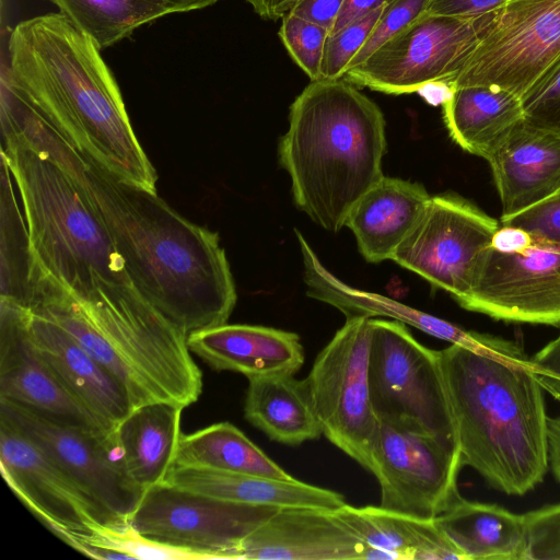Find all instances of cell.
Listing matches in <instances>:
<instances>
[{
	"mask_svg": "<svg viewBox=\"0 0 560 560\" xmlns=\"http://www.w3.org/2000/svg\"><path fill=\"white\" fill-rule=\"evenodd\" d=\"M370 319L348 317L305 378L323 434L368 470L378 424L369 386Z\"/></svg>",
	"mask_w": 560,
	"mask_h": 560,
	"instance_id": "11",
	"label": "cell"
},
{
	"mask_svg": "<svg viewBox=\"0 0 560 560\" xmlns=\"http://www.w3.org/2000/svg\"><path fill=\"white\" fill-rule=\"evenodd\" d=\"M434 522L464 560H526L524 514L459 497Z\"/></svg>",
	"mask_w": 560,
	"mask_h": 560,
	"instance_id": "27",
	"label": "cell"
},
{
	"mask_svg": "<svg viewBox=\"0 0 560 560\" xmlns=\"http://www.w3.org/2000/svg\"><path fill=\"white\" fill-rule=\"evenodd\" d=\"M328 28L288 13L282 18L279 36L294 62L314 80H319L320 63Z\"/></svg>",
	"mask_w": 560,
	"mask_h": 560,
	"instance_id": "34",
	"label": "cell"
},
{
	"mask_svg": "<svg viewBox=\"0 0 560 560\" xmlns=\"http://www.w3.org/2000/svg\"><path fill=\"white\" fill-rule=\"evenodd\" d=\"M13 178L1 156V294L0 302L28 310L32 256L22 208L18 206Z\"/></svg>",
	"mask_w": 560,
	"mask_h": 560,
	"instance_id": "32",
	"label": "cell"
},
{
	"mask_svg": "<svg viewBox=\"0 0 560 560\" xmlns=\"http://www.w3.org/2000/svg\"><path fill=\"white\" fill-rule=\"evenodd\" d=\"M548 465L560 482V415L547 417Z\"/></svg>",
	"mask_w": 560,
	"mask_h": 560,
	"instance_id": "46",
	"label": "cell"
},
{
	"mask_svg": "<svg viewBox=\"0 0 560 560\" xmlns=\"http://www.w3.org/2000/svg\"><path fill=\"white\" fill-rule=\"evenodd\" d=\"M30 311L63 328L124 386L133 409L155 401L186 408L202 390L187 337L140 292L79 302L40 277L31 280Z\"/></svg>",
	"mask_w": 560,
	"mask_h": 560,
	"instance_id": "5",
	"label": "cell"
},
{
	"mask_svg": "<svg viewBox=\"0 0 560 560\" xmlns=\"http://www.w3.org/2000/svg\"><path fill=\"white\" fill-rule=\"evenodd\" d=\"M499 228V221L470 201L436 195L390 259L457 301L469 290L478 260Z\"/></svg>",
	"mask_w": 560,
	"mask_h": 560,
	"instance_id": "14",
	"label": "cell"
},
{
	"mask_svg": "<svg viewBox=\"0 0 560 560\" xmlns=\"http://www.w3.org/2000/svg\"><path fill=\"white\" fill-rule=\"evenodd\" d=\"M431 196L418 183L383 176L351 208L346 219L360 253L370 262L390 259Z\"/></svg>",
	"mask_w": 560,
	"mask_h": 560,
	"instance_id": "22",
	"label": "cell"
},
{
	"mask_svg": "<svg viewBox=\"0 0 560 560\" xmlns=\"http://www.w3.org/2000/svg\"><path fill=\"white\" fill-rule=\"evenodd\" d=\"M9 128L56 163L102 223L135 288L186 337L228 323L236 289L217 232L187 220L158 192L108 174L70 145L31 105Z\"/></svg>",
	"mask_w": 560,
	"mask_h": 560,
	"instance_id": "1",
	"label": "cell"
},
{
	"mask_svg": "<svg viewBox=\"0 0 560 560\" xmlns=\"http://www.w3.org/2000/svg\"><path fill=\"white\" fill-rule=\"evenodd\" d=\"M173 465L281 480L294 479L230 422H219L189 434H182Z\"/></svg>",
	"mask_w": 560,
	"mask_h": 560,
	"instance_id": "30",
	"label": "cell"
},
{
	"mask_svg": "<svg viewBox=\"0 0 560 560\" xmlns=\"http://www.w3.org/2000/svg\"><path fill=\"white\" fill-rule=\"evenodd\" d=\"M494 10L471 18L421 12L342 79L386 94L451 84L487 30ZM451 86V85H450ZM452 88V86H451Z\"/></svg>",
	"mask_w": 560,
	"mask_h": 560,
	"instance_id": "9",
	"label": "cell"
},
{
	"mask_svg": "<svg viewBox=\"0 0 560 560\" xmlns=\"http://www.w3.org/2000/svg\"><path fill=\"white\" fill-rule=\"evenodd\" d=\"M1 133V156L28 232L30 279L42 277L85 302L136 290L122 257L66 173L16 133Z\"/></svg>",
	"mask_w": 560,
	"mask_h": 560,
	"instance_id": "6",
	"label": "cell"
},
{
	"mask_svg": "<svg viewBox=\"0 0 560 560\" xmlns=\"http://www.w3.org/2000/svg\"><path fill=\"white\" fill-rule=\"evenodd\" d=\"M559 59L560 0H508L450 85L493 86L522 97Z\"/></svg>",
	"mask_w": 560,
	"mask_h": 560,
	"instance_id": "10",
	"label": "cell"
},
{
	"mask_svg": "<svg viewBox=\"0 0 560 560\" xmlns=\"http://www.w3.org/2000/svg\"><path fill=\"white\" fill-rule=\"evenodd\" d=\"M8 50L2 75L70 145L117 179L158 192V173L91 39L47 13L18 23Z\"/></svg>",
	"mask_w": 560,
	"mask_h": 560,
	"instance_id": "2",
	"label": "cell"
},
{
	"mask_svg": "<svg viewBox=\"0 0 560 560\" xmlns=\"http://www.w3.org/2000/svg\"><path fill=\"white\" fill-rule=\"evenodd\" d=\"M389 1L390 0H346L329 34H332L349 23L385 7Z\"/></svg>",
	"mask_w": 560,
	"mask_h": 560,
	"instance_id": "44",
	"label": "cell"
},
{
	"mask_svg": "<svg viewBox=\"0 0 560 560\" xmlns=\"http://www.w3.org/2000/svg\"><path fill=\"white\" fill-rule=\"evenodd\" d=\"M336 512L363 542L364 560H464L434 520L347 503Z\"/></svg>",
	"mask_w": 560,
	"mask_h": 560,
	"instance_id": "24",
	"label": "cell"
},
{
	"mask_svg": "<svg viewBox=\"0 0 560 560\" xmlns=\"http://www.w3.org/2000/svg\"><path fill=\"white\" fill-rule=\"evenodd\" d=\"M533 235L527 231L511 225H500L490 246L499 252H522L532 244Z\"/></svg>",
	"mask_w": 560,
	"mask_h": 560,
	"instance_id": "43",
	"label": "cell"
},
{
	"mask_svg": "<svg viewBox=\"0 0 560 560\" xmlns=\"http://www.w3.org/2000/svg\"><path fill=\"white\" fill-rule=\"evenodd\" d=\"M277 510L224 501L161 482L147 489L129 524L151 540L187 549L207 560L238 559L244 539Z\"/></svg>",
	"mask_w": 560,
	"mask_h": 560,
	"instance_id": "12",
	"label": "cell"
},
{
	"mask_svg": "<svg viewBox=\"0 0 560 560\" xmlns=\"http://www.w3.org/2000/svg\"><path fill=\"white\" fill-rule=\"evenodd\" d=\"M163 482L224 501L276 509L308 506L336 511L346 504L340 493L295 478L281 480L203 467L173 465Z\"/></svg>",
	"mask_w": 560,
	"mask_h": 560,
	"instance_id": "23",
	"label": "cell"
},
{
	"mask_svg": "<svg viewBox=\"0 0 560 560\" xmlns=\"http://www.w3.org/2000/svg\"><path fill=\"white\" fill-rule=\"evenodd\" d=\"M187 345L212 369L247 378L295 374L304 362L296 334L265 326L223 324L190 334Z\"/></svg>",
	"mask_w": 560,
	"mask_h": 560,
	"instance_id": "21",
	"label": "cell"
},
{
	"mask_svg": "<svg viewBox=\"0 0 560 560\" xmlns=\"http://www.w3.org/2000/svg\"><path fill=\"white\" fill-rule=\"evenodd\" d=\"M0 420L35 443L78 485L103 525L129 524L147 490L128 474L116 429L86 430L4 398Z\"/></svg>",
	"mask_w": 560,
	"mask_h": 560,
	"instance_id": "8",
	"label": "cell"
},
{
	"mask_svg": "<svg viewBox=\"0 0 560 560\" xmlns=\"http://www.w3.org/2000/svg\"><path fill=\"white\" fill-rule=\"evenodd\" d=\"M456 302L498 320L560 327V243L533 235L522 252L489 245Z\"/></svg>",
	"mask_w": 560,
	"mask_h": 560,
	"instance_id": "15",
	"label": "cell"
},
{
	"mask_svg": "<svg viewBox=\"0 0 560 560\" xmlns=\"http://www.w3.org/2000/svg\"><path fill=\"white\" fill-rule=\"evenodd\" d=\"M100 49L129 36L141 25L171 14L151 0H48Z\"/></svg>",
	"mask_w": 560,
	"mask_h": 560,
	"instance_id": "31",
	"label": "cell"
},
{
	"mask_svg": "<svg viewBox=\"0 0 560 560\" xmlns=\"http://www.w3.org/2000/svg\"><path fill=\"white\" fill-rule=\"evenodd\" d=\"M509 217L560 187V133L522 119L487 160Z\"/></svg>",
	"mask_w": 560,
	"mask_h": 560,
	"instance_id": "20",
	"label": "cell"
},
{
	"mask_svg": "<svg viewBox=\"0 0 560 560\" xmlns=\"http://www.w3.org/2000/svg\"><path fill=\"white\" fill-rule=\"evenodd\" d=\"M544 390L560 401V334L530 358Z\"/></svg>",
	"mask_w": 560,
	"mask_h": 560,
	"instance_id": "40",
	"label": "cell"
},
{
	"mask_svg": "<svg viewBox=\"0 0 560 560\" xmlns=\"http://www.w3.org/2000/svg\"><path fill=\"white\" fill-rule=\"evenodd\" d=\"M383 8H380L329 34L324 47L319 80L342 79L347 69L375 27Z\"/></svg>",
	"mask_w": 560,
	"mask_h": 560,
	"instance_id": "35",
	"label": "cell"
},
{
	"mask_svg": "<svg viewBox=\"0 0 560 560\" xmlns=\"http://www.w3.org/2000/svg\"><path fill=\"white\" fill-rule=\"evenodd\" d=\"M508 0H428L427 15L471 18L493 11Z\"/></svg>",
	"mask_w": 560,
	"mask_h": 560,
	"instance_id": "41",
	"label": "cell"
},
{
	"mask_svg": "<svg viewBox=\"0 0 560 560\" xmlns=\"http://www.w3.org/2000/svg\"><path fill=\"white\" fill-rule=\"evenodd\" d=\"M428 0H390L370 36L350 62L347 71L364 62L389 38L412 22L423 11Z\"/></svg>",
	"mask_w": 560,
	"mask_h": 560,
	"instance_id": "38",
	"label": "cell"
},
{
	"mask_svg": "<svg viewBox=\"0 0 560 560\" xmlns=\"http://www.w3.org/2000/svg\"><path fill=\"white\" fill-rule=\"evenodd\" d=\"M460 454L431 435L378 421L370 450V469L381 489L383 509L434 520L459 497Z\"/></svg>",
	"mask_w": 560,
	"mask_h": 560,
	"instance_id": "13",
	"label": "cell"
},
{
	"mask_svg": "<svg viewBox=\"0 0 560 560\" xmlns=\"http://www.w3.org/2000/svg\"><path fill=\"white\" fill-rule=\"evenodd\" d=\"M304 256L308 294L329 303L348 317H388L413 326L439 339L470 349H482L487 334L465 330L447 320L392 301L375 293L349 288L332 277L318 261L303 236L298 232Z\"/></svg>",
	"mask_w": 560,
	"mask_h": 560,
	"instance_id": "25",
	"label": "cell"
},
{
	"mask_svg": "<svg viewBox=\"0 0 560 560\" xmlns=\"http://www.w3.org/2000/svg\"><path fill=\"white\" fill-rule=\"evenodd\" d=\"M183 410L167 401L144 404L115 430L128 474L145 490L163 482L173 465Z\"/></svg>",
	"mask_w": 560,
	"mask_h": 560,
	"instance_id": "29",
	"label": "cell"
},
{
	"mask_svg": "<svg viewBox=\"0 0 560 560\" xmlns=\"http://www.w3.org/2000/svg\"><path fill=\"white\" fill-rule=\"evenodd\" d=\"M442 106L444 124L452 140L466 152L485 160L524 119L521 97L493 86L454 88Z\"/></svg>",
	"mask_w": 560,
	"mask_h": 560,
	"instance_id": "26",
	"label": "cell"
},
{
	"mask_svg": "<svg viewBox=\"0 0 560 560\" xmlns=\"http://www.w3.org/2000/svg\"><path fill=\"white\" fill-rule=\"evenodd\" d=\"M369 386L378 421L418 429L459 453L440 351L418 342L406 324L370 319Z\"/></svg>",
	"mask_w": 560,
	"mask_h": 560,
	"instance_id": "7",
	"label": "cell"
},
{
	"mask_svg": "<svg viewBox=\"0 0 560 560\" xmlns=\"http://www.w3.org/2000/svg\"><path fill=\"white\" fill-rule=\"evenodd\" d=\"M26 313L0 302V398L86 430L114 431L80 405L39 357L28 337Z\"/></svg>",
	"mask_w": 560,
	"mask_h": 560,
	"instance_id": "17",
	"label": "cell"
},
{
	"mask_svg": "<svg viewBox=\"0 0 560 560\" xmlns=\"http://www.w3.org/2000/svg\"><path fill=\"white\" fill-rule=\"evenodd\" d=\"M526 560L560 559V503L524 514Z\"/></svg>",
	"mask_w": 560,
	"mask_h": 560,
	"instance_id": "37",
	"label": "cell"
},
{
	"mask_svg": "<svg viewBox=\"0 0 560 560\" xmlns=\"http://www.w3.org/2000/svg\"><path fill=\"white\" fill-rule=\"evenodd\" d=\"M73 533L86 542L122 552L129 559L207 560L205 556L187 549L151 540L140 535L130 524L97 525L90 533Z\"/></svg>",
	"mask_w": 560,
	"mask_h": 560,
	"instance_id": "33",
	"label": "cell"
},
{
	"mask_svg": "<svg viewBox=\"0 0 560 560\" xmlns=\"http://www.w3.org/2000/svg\"><path fill=\"white\" fill-rule=\"evenodd\" d=\"M440 355L462 465L506 494L534 489L548 469L547 415L523 346L492 335L483 349L451 343Z\"/></svg>",
	"mask_w": 560,
	"mask_h": 560,
	"instance_id": "3",
	"label": "cell"
},
{
	"mask_svg": "<svg viewBox=\"0 0 560 560\" xmlns=\"http://www.w3.org/2000/svg\"><path fill=\"white\" fill-rule=\"evenodd\" d=\"M170 11V13L187 12L212 5L219 0H151Z\"/></svg>",
	"mask_w": 560,
	"mask_h": 560,
	"instance_id": "47",
	"label": "cell"
},
{
	"mask_svg": "<svg viewBox=\"0 0 560 560\" xmlns=\"http://www.w3.org/2000/svg\"><path fill=\"white\" fill-rule=\"evenodd\" d=\"M278 151L296 207L338 232L354 203L384 176L385 119L345 79L314 80L291 104Z\"/></svg>",
	"mask_w": 560,
	"mask_h": 560,
	"instance_id": "4",
	"label": "cell"
},
{
	"mask_svg": "<svg viewBox=\"0 0 560 560\" xmlns=\"http://www.w3.org/2000/svg\"><path fill=\"white\" fill-rule=\"evenodd\" d=\"M253 10L264 20H279L291 10L301 0H246Z\"/></svg>",
	"mask_w": 560,
	"mask_h": 560,
	"instance_id": "45",
	"label": "cell"
},
{
	"mask_svg": "<svg viewBox=\"0 0 560 560\" xmlns=\"http://www.w3.org/2000/svg\"><path fill=\"white\" fill-rule=\"evenodd\" d=\"M0 468L19 500L55 535L103 525L78 485L35 443L0 420Z\"/></svg>",
	"mask_w": 560,
	"mask_h": 560,
	"instance_id": "16",
	"label": "cell"
},
{
	"mask_svg": "<svg viewBox=\"0 0 560 560\" xmlns=\"http://www.w3.org/2000/svg\"><path fill=\"white\" fill-rule=\"evenodd\" d=\"M365 547L336 511L277 510L241 545L243 560H363Z\"/></svg>",
	"mask_w": 560,
	"mask_h": 560,
	"instance_id": "18",
	"label": "cell"
},
{
	"mask_svg": "<svg viewBox=\"0 0 560 560\" xmlns=\"http://www.w3.org/2000/svg\"><path fill=\"white\" fill-rule=\"evenodd\" d=\"M500 225L521 228L533 235L560 243V187L546 198L509 217Z\"/></svg>",
	"mask_w": 560,
	"mask_h": 560,
	"instance_id": "39",
	"label": "cell"
},
{
	"mask_svg": "<svg viewBox=\"0 0 560 560\" xmlns=\"http://www.w3.org/2000/svg\"><path fill=\"white\" fill-rule=\"evenodd\" d=\"M26 328L33 347L61 385L104 425L115 430L133 410L121 383L63 328L30 310Z\"/></svg>",
	"mask_w": 560,
	"mask_h": 560,
	"instance_id": "19",
	"label": "cell"
},
{
	"mask_svg": "<svg viewBox=\"0 0 560 560\" xmlns=\"http://www.w3.org/2000/svg\"><path fill=\"white\" fill-rule=\"evenodd\" d=\"M346 0H301L290 13L328 28L334 26Z\"/></svg>",
	"mask_w": 560,
	"mask_h": 560,
	"instance_id": "42",
	"label": "cell"
},
{
	"mask_svg": "<svg viewBox=\"0 0 560 560\" xmlns=\"http://www.w3.org/2000/svg\"><path fill=\"white\" fill-rule=\"evenodd\" d=\"M244 416L270 440L287 445H299L323 434L307 383L294 374L248 378Z\"/></svg>",
	"mask_w": 560,
	"mask_h": 560,
	"instance_id": "28",
	"label": "cell"
},
{
	"mask_svg": "<svg viewBox=\"0 0 560 560\" xmlns=\"http://www.w3.org/2000/svg\"><path fill=\"white\" fill-rule=\"evenodd\" d=\"M521 100L526 121L560 133V59Z\"/></svg>",
	"mask_w": 560,
	"mask_h": 560,
	"instance_id": "36",
	"label": "cell"
}]
</instances>
